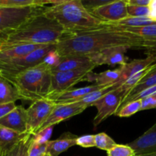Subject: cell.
Here are the masks:
<instances>
[{"instance_id":"cell-1","label":"cell","mask_w":156,"mask_h":156,"mask_svg":"<svg viewBox=\"0 0 156 156\" xmlns=\"http://www.w3.org/2000/svg\"><path fill=\"white\" fill-rule=\"evenodd\" d=\"M125 47L144 49L152 54L155 47L141 37L123 31L104 23L97 30L79 34H64L55 44L58 56H89L106 49Z\"/></svg>"},{"instance_id":"cell-2","label":"cell","mask_w":156,"mask_h":156,"mask_svg":"<svg viewBox=\"0 0 156 156\" xmlns=\"http://www.w3.org/2000/svg\"><path fill=\"white\" fill-rule=\"evenodd\" d=\"M65 34L63 27L54 20L42 13L33 17L22 26L12 32L0 35L3 47L17 45H51L56 44Z\"/></svg>"},{"instance_id":"cell-3","label":"cell","mask_w":156,"mask_h":156,"mask_svg":"<svg viewBox=\"0 0 156 156\" xmlns=\"http://www.w3.org/2000/svg\"><path fill=\"white\" fill-rule=\"evenodd\" d=\"M43 14L54 20L65 34H79L97 30L104 22L93 16L81 0H61L45 7Z\"/></svg>"},{"instance_id":"cell-4","label":"cell","mask_w":156,"mask_h":156,"mask_svg":"<svg viewBox=\"0 0 156 156\" xmlns=\"http://www.w3.org/2000/svg\"><path fill=\"white\" fill-rule=\"evenodd\" d=\"M51 62L46 59L9 80L16 89L21 100L36 101L46 99L51 88Z\"/></svg>"},{"instance_id":"cell-5","label":"cell","mask_w":156,"mask_h":156,"mask_svg":"<svg viewBox=\"0 0 156 156\" xmlns=\"http://www.w3.org/2000/svg\"><path fill=\"white\" fill-rule=\"evenodd\" d=\"M54 51L55 44H51L37 49L18 59L0 62V76L9 81L19 73L45 61Z\"/></svg>"},{"instance_id":"cell-6","label":"cell","mask_w":156,"mask_h":156,"mask_svg":"<svg viewBox=\"0 0 156 156\" xmlns=\"http://www.w3.org/2000/svg\"><path fill=\"white\" fill-rule=\"evenodd\" d=\"M44 8L45 6L20 9L0 7V35L18 29L33 17L42 13Z\"/></svg>"},{"instance_id":"cell-7","label":"cell","mask_w":156,"mask_h":156,"mask_svg":"<svg viewBox=\"0 0 156 156\" xmlns=\"http://www.w3.org/2000/svg\"><path fill=\"white\" fill-rule=\"evenodd\" d=\"M93 69H80L73 71L52 73L51 88L49 96L61 94L72 89L78 82L85 80Z\"/></svg>"},{"instance_id":"cell-8","label":"cell","mask_w":156,"mask_h":156,"mask_svg":"<svg viewBox=\"0 0 156 156\" xmlns=\"http://www.w3.org/2000/svg\"><path fill=\"white\" fill-rule=\"evenodd\" d=\"M125 96V92L122 89L120 85L119 88L106 94L93 104V106L96 107L97 110V114L93 119L94 127L97 126L110 116L116 114Z\"/></svg>"},{"instance_id":"cell-9","label":"cell","mask_w":156,"mask_h":156,"mask_svg":"<svg viewBox=\"0 0 156 156\" xmlns=\"http://www.w3.org/2000/svg\"><path fill=\"white\" fill-rule=\"evenodd\" d=\"M55 106L56 105L54 103L47 99L32 102L28 108L26 109L28 133L34 136L36 135L38 129L47 120Z\"/></svg>"},{"instance_id":"cell-10","label":"cell","mask_w":156,"mask_h":156,"mask_svg":"<svg viewBox=\"0 0 156 156\" xmlns=\"http://www.w3.org/2000/svg\"><path fill=\"white\" fill-rule=\"evenodd\" d=\"M126 0L110 1L108 3L89 9L90 13L108 24H116L128 17Z\"/></svg>"},{"instance_id":"cell-11","label":"cell","mask_w":156,"mask_h":156,"mask_svg":"<svg viewBox=\"0 0 156 156\" xmlns=\"http://www.w3.org/2000/svg\"><path fill=\"white\" fill-rule=\"evenodd\" d=\"M87 108L78 105L77 103L72 104H64V105H56L54 109L50 114L48 118L43 123L42 126L40 127L37 134L42 131L45 130L49 127H53L54 125L67 120V119L73 117L77 114L84 112ZM36 134V135H37Z\"/></svg>"},{"instance_id":"cell-12","label":"cell","mask_w":156,"mask_h":156,"mask_svg":"<svg viewBox=\"0 0 156 156\" xmlns=\"http://www.w3.org/2000/svg\"><path fill=\"white\" fill-rule=\"evenodd\" d=\"M96 64L89 56H58L51 63L52 73L73 71L80 69H94Z\"/></svg>"},{"instance_id":"cell-13","label":"cell","mask_w":156,"mask_h":156,"mask_svg":"<svg viewBox=\"0 0 156 156\" xmlns=\"http://www.w3.org/2000/svg\"><path fill=\"white\" fill-rule=\"evenodd\" d=\"M0 126L20 134L28 133L26 109L21 105L15 107L13 111L0 119Z\"/></svg>"},{"instance_id":"cell-14","label":"cell","mask_w":156,"mask_h":156,"mask_svg":"<svg viewBox=\"0 0 156 156\" xmlns=\"http://www.w3.org/2000/svg\"><path fill=\"white\" fill-rule=\"evenodd\" d=\"M128 50L129 49L125 47H113L93 53L89 56V57L96 64V66L104 64L110 66L119 64L120 66H123L124 64L126 63L124 55Z\"/></svg>"},{"instance_id":"cell-15","label":"cell","mask_w":156,"mask_h":156,"mask_svg":"<svg viewBox=\"0 0 156 156\" xmlns=\"http://www.w3.org/2000/svg\"><path fill=\"white\" fill-rule=\"evenodd\" d=\"M136 155L156 153V123L141 136L128 143Z\"/></svg>"},{"instance_id":"cell-16","label":"cell","mask_w":156,"mask_h":156,"mask_svg":"<svg viewBox=\"0 0 156 156\" xmlns=\"http://www.w3.org/2000/svg\"><path fill=\"white\" fill-rule=\"evenodd\" d=\"M104 86H99L97 85H90L79 88H72L61 94L50 95L47 97V100L53 102L55 105H64V104H72L79 101L84 97L93 91L99 90Z\"/></svg>"},{"instance_id":"cell-17","label":"cell","mask_w":156,"mask_h":156,"mask_svg":"<svg viewBox=\"0 0 156 156\" xmlns=\"http://www.w3.org/2000/svg\"><path fill=\"white\" fill-rule=\"evenodd\" d=\"M154 62H156V54H150L144 59H134L130 62H126L121 66L122 68V79L125 82L132 76L143 71Z\"/></svg>"},{"instance_id":"cell-18","label":"cell","mask_w":156,"mask_h":156,"mask_svg":"<svg viewBox=\"0 0 156 156\" xmlns=\"http://www.w3.org/2000/svg\"><path fill=\"white\" fill-rule=\"evenodd\" d=\"M34 137L35 136L28 133L17 143L6 147L0 146V156H28V152Z\"/></svg>"},{"instance_id":"cell-19","label":"cell","mask_w":156,"mask_h":156,"mask_svg":"<svg viewBox=\"0 0 156 156\" xmlns=\"http://www.w3.org/2000/svg\"><path fill=\"white\" fill-rule=\"evenodd\" d=\"M78 136L70 133H65L56 140L47 142V152L51 156H58L67 151L69 148L76 146V140Z\"/></svg>"},{"instance_id":"cell-20","label":"cell","mask_w":156,"mask_h":156,"mask_svg":"<svg viewBox=\"0 0 156 156\" xmlns=\"http://www.w3.org/2000/svg\"><path fill=\"white\" fill-rule=\"evenodd\" d=\"M93 80L96 82V85L99 86H107L121 82H124L122 79V66H120L116 69L106 70L97 75H95L93 78Z\"/></svg>"},{"instance_id":"cell-21","label":"cell","mask_w":156,"mask_h":156,"mask_svg":"<svg viewBox=\"0 0 156 156\" xmlns=\"http://www.w3.org/2000/svg\"><path fill=\"white\" fill-rule=\"evenodd\" d=\"M122 83H123V82H119V83L113 84V85L102 87L100 89L96 90V91H93V92L88 94L87 95H86L85 97L83 98L80 101L76 102V103L81 105V106L85 107V108H88V107L93 106V104H94L95 102H96L98 100L102 98L103 97V96H105L106 94H108V93L111 92V91H114L115 89L119 88L120 85H122Z\"/></svg>"},{"instance_id":"cell-22","label":"cell","mask_w":156,"mask_h":156,"mask_svg":"<svg viewBox=\"0 0 156 156\" xmlns=\"http://www.w3.org/2000/svg\"><path fill=\"white\" fill-rule=\"evenodd\" d=\"M20 99L15 87L9 81L0 77V105L15 103Z\"/></svg>"},{"instance_id":"cell-23","label":"cell","mask_w":156,"mask_h":156,"mask_svg":"<svg viewBox=\"0 0 156 156\" xmlns=\"http://www.w3.org/2000/svg\"><path fill=\"white\" fill-rule=\"evenodd\" d=\"M154 85H156V62L153 64V66L151 70L139 81V83L127 93L125 98L135 95L143 90L150 88V87L154 86Z\"/></svg>"},{"instance_id":"cell-24","label":"cell","mask_w":156,"mask_h":156,"mask_svg":"<svg viewBox=\"0 0 156 156\" xmlns=\"http://www.w3.org/2000/svg\"><path fill=\"white\" fill-rule=\"evenodd\" d=\"M56 1H42V0H0V7L20 9V8L45 6L46 4H54Z\"/></svg>"},{"instance_id":"cell-25","label":"cell","mask_w":156,"mask_h":156,"mask_svg":"<svg viewBox=\"0 0 156 156\" xmlns=\"http://www.w3.org/2000/svg\"><path fill=\"white\" fill-rule=\"evenodd\" d=\"M27 133L20 134L4 126H0V146L6 147L11 146L19 141Z\"/></svg>"},{"instance_id":"cell-26","label":"cell","mask_w":156,"mask_h":156,"mask_svg":"<svg viewBox=\"0 0 156 156\" xmlns=\"http://www.w3.org/2000/svg\"><path fill=\"white\" fill-rule=\"evenodd\" d=\"M108 24V23H107ZM156 21H153L150 17H128L125 19L122 20L116 24H116V25H122L127 26V27H143V26L151 25V24H155Z\"/></svg>"},{"instance_id":"cell-27","label":"cell","mask_w":156,"mask_h":156,"mask_svg":"<svg viewBox=\"0 0 156 156\" xmlns=\"http://www.w3.org/2000/svg\"><path fill=\"white\" fill-rule=\"evenodd\" d=\"M141 108H142V101H132L121 108L115 115L119 117H128L140 111Z\"/></svg>"},{"instance_id":"cell-28","label":"cell","mask_w":156,"mask_h":156,"mask_svg":"<svg viewBox=\"0 0 156 156\" xmlns=\"http://www.w3.org/2000/svg\"><path fill=\"white\" fill-rule=\"evenodd\" d=\"M95 147L102 150L109 151L116 145V142L105 133H100L94 135Z\"/></svg>"},{"instance_id":"cell-29","label":"cell","mask_w":156,"mask_h":156,"mask_svg":"<svg viewBox=\"0 0 156 156\" xmlns=\"http://www.w3.org/2000/svg\"><path fill=\"white\" fill-rule=\"evenodd\" d=\"M108 156H135L134 150L127 145L116 144L114 147L107 151Z\"/></svg>"},{"instance_id":"cell-30","label":"cell","mask_w":156,"mask_h":156,"mask_svg":"<svg viewBox=\"0 0 156 156\" xmlns=\"http://www.w3.org/2000/svg\"><path fill=\"white\" fill-rule=\"evenodd\" d=\"M47 142L38 143L34 137L33 142L31 144L28 152V156H44L47 153Z\"/></svg>"},{"instance_id":"cell-31","label":"cell","mask_w":156,"mask_h":156,"mask_svg":"<svg viewBox=\"0 0 156 156\" xmlns=\"http://www.w3.org/2000/svg\"><path fill=\"white\" fill-rule=\"evenodd\" d=\"M127 12L128 17H149L151 10L149 6L143 7V6L127 5Z\"/></svg>"},{"instance_id":"cell-32","label":"cell","mask_w":156,"mask_h":156,"mask_svg":"<svg viewBox=\"0 0 156 156\" xmlns=\"http://www.w3.org/2000/svg\"><path fill=\"white\" fill-rule=\"evenodd\" d=\"M76 145L84 148L95 147L94 135H85L76 138Z\"/></svg>"},{"instance_id":"cell-33","label":"cell","mask_w":156,"mask_h":156,"mask_svg":"<svg viewBox=\"0 0 156 156\" xmlns=\"http://www.w3.org/2000/svg\"><path fill=\"white\" fill-rule=\"evenodd\" d=\"M141 111L149 109H156V93L142 99Z\"/></svg>"},{"instance_id":"cell-34","label":"cell","mask_w":156,"mask_h":156,"mask_svg":"<svg viewBox=\"0 0 156 156\" xmlns=\"http://www.w3.org/2000/svg\"><path fill=\"white\" fill-rule=\"evenodd\" d=\"M15 107H16V105H15V103L1 104L0 105V119L4 117L9 113L13 111L15 108Z\"/></svg>"},{"instance_id":"cell-35","label":"cell","mask_w":156,"mask_h":156,"mask_svg":"<svg viewBox=\"0 0 156 156\" xmlns=\"http://www.w3.org/2000/svg\"><path fill=\"white\" fill-rule=\"evenodd\" d=\"M126 2L128 5L148 7L151 4V0H126Z\"/></svg>"},{"instance_id":"cell-36","label":"cell","mask_w":156,"mask_h":156,"mask_svg":"<svg viewBox=\"0 0 156 156\" xmlns=\"http://www.w3.org/2000/svg\"><path fill=\"white\" fill-rule=\"evenodd\" d=\"M151 14H150V18L153 21H156V0H151V2L149 5Z\"/></svg>"},{"instance_id":"cell-37","label":"cell","mask_w":156,"mask_h":156,"mask_svg":"<svg viewBox=\"0 0 156 156\" xmlns=\"http://www.w3.org/2000/svg\"><path fill=\"white\" fill-rule=\"evenodd\" d=\"M135 156H156V153L148 154V155H135Z\"/></svg>"},{"instance_id":"cell-38","label":"cell","mask_w":156,"mask_h":156,"mask_svg":"<svg viewBox=\"0 0 156 156\" xmlns=\"http://www.w3.org/2000/svg\"><path fill=\"white\" fill-rule=\"evenodd\" d=\"M44 156H51V155H50V154H49V153H47H47H46L45 155H44Z\"/></svg>"},{"instance_id":"cell-39","label":"cell","mask_w":156,"mask_h":156,"mask_svg":"<svg viewBox=\"0 0 156 156\" xmlns=\"http://www.w3.org/2000/svg\"><path fill=\"white\" fill-rule=\"evenodd\" d=\"M1 45H2V41L0 40V46H1Z\"/></svg>"},{"instance_id":"cell-40","label":"cell","mask_w":156,"mask_h":156,"mask_svg":"<svg viewBox=\"0 0 156 156\" xmlns=\"http://www.w3.org/2000/svg\"><path fill=\"white\" fill-rule=\"evenodd\" d=\"M0 77H1V76H0Z\"/></svg>"}]
</instances>
